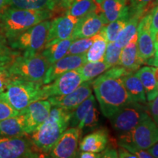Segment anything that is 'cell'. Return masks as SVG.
<instances>
[{
    "label": "cell",
    "mask_w": 158,
    "mask_h": 158,
    "mask_svg": "<svg viewBox=\"0 0 158 158\" xmlns=\"http://www.w3.org/2000/svg\"><path fill=\"white\" fill-rule=\"evenodd\" d=\"M107 44V40L101 31L95 35V39L93 43L86 53L87 62H103Z\"/></svg>",
    "instance_id": "27"
},
{
    "label": "cell",
    "mask_w": 158,
    "mask_h": 158,
    "mask_svg": "<svg viewBox=\"0 0 158 158\" xmlns=\"http://www.w3.org/2000/svg\"><path fill=\"white\" fill-rule=\"evenodd\" d=\"M117 152L118 157L121 158H135L136 156L134 155L133 154L130 152L127 149H125L123 147H118L117 148Z\"/></svg>",
    "instance_id": "42"
},
{
    "label": "cell",
    "mask_w": 158,
    "mask_h": 158,
    "mask_svg": "<svg viewBox=\"0 0 158 158\" xmlns=\"http://www.w3.org/2000/svg\"><path fill=\"white\" fill-rule=\"evenodd\" d=\"M7 5H10L9 0H0V11L5 9Z\"/></svg>",
    "instance_id": "47"
},
{
    "label": "cell",
    "mask_w": 158,
    "mask_h": 158,
    "mask_svg": "<svg viewBox=\"0 0 158 158\" xmlns=\"http://www.w3.org/2000/svg\"><path fill=\"white\" fill-rule=\"evenodd\" d=\"M110 68L111 67L104 61L97 62H86L77 70L81 76L84 81H87L93 80Z\"/></svg>",
    "instance_id": "28"
},
{
    "label": "cell",
    "mask_w": 158,
    "mask_h": 158,
    "mask_svg": "<svg viewBox=\"0 0 158 158\" xmlns=\"http://www.w3.org/2000/svg\"><path fill=\"white\" fill-rule=\"evenodd\" d=\"M19 54L18 51L10 48L7 43V39L0 29V67L8 68Z\"/></svg>",
    "instance_id": "31"
},
{
    "label": "cell",
    "mask_w": 158,
    "mask_h": 158,
    "mask_svg": "<svg viewBox=\"0 0 158 158\" xmlns=\"http://www.w3.org/2000/svg\"><path fill=\"white\" fill-rule=\"evenodd\" d=\"M158 31V5L151 12V32L153 37Z\"/></svg>",
    "instance_id": "39"
},
{
    "label": "cell",
    "mask_w": 158,
    "mask_h": 158,
    "mask_svg": "<svg viewBox=\"0 0 158 158\" xmlns=\"http://www.w3.org/2000/svg\"><path fill=\"white\" fill-rule=\"evenodd\" d=\"M19 111L12 108L4 99L0 97V121L16 115Z\"/></svg>",
    "instance_id": "37"
},
{
    "label": "cell",
    "mask_w": 158,
    "mask_h": 158,
    "mask_svg": "<svg viewBox=\"0 0 158 158\" xmlns=\"http://www.w3.org/2000/svg\"><path fill=\"white\" fill-rule=\"evenodd\" d=\"M86 62L87 60H86V54L66 55L54 64L49 65L43 80V84H50L65 73L78 69Z\"/></svg>",
    "instance_id": "14"
},
{
    "label": "cell",
    "mask_w": 158,
    "mask_h": 158,
    "mask_svg": "<svg viewBox=\"0 0 158 158\" xmlns=\"http://www.w3.org/2000/svg\"><path fill=\"white\" fill-rule=\"evenodd\" d=\"M75 40L76 38L72 36L62 40L51 41L45 45L41 54L46 59L49 65L54 64L56 61L66 56L71 43Z\"/></svg>",
    "instance_id": "23"
},
{
    "label": "cell",
    "mask_w": 158,
    "mask_h": 158,
    "mask_svg": "<svg viewBox=\"0 0 158 158\" xmlns=\"http://www.w3.org/2000/svg\"><path fill=\"white\" fill-rule=\"evenodd\" d=\"M141 17L142 15L139 13H133V15L130 16L127 24L116 37L115 43L118 46L123 48L138 32V25Z\"/></svg>",
    "instance_id": "26"
},
{
    "label": "cell",
    "mask_w": 158,
    "mask_h": 158,
    "mask_svg": "<svg viewBox=\"0 0 158 158\" xmlns=\"http://www.w3.org/2000/svg\"><path fill=\"white\" fill-rule=\"evenodd\" d=\"M148 114L147 108L139 102H132L109 118L111 126L118 133L132 130Z\"/></svg>",
    "instance_id": "8"
},
{
    "label": "cell",
    "mask_w": 158,
    "mask_h": 158,
    "mask_svg": "<svg viewBox=\"0 0 158 158\" xmlns=\"http://www.w3.org/2000/svg\"><path fill=\"white\" fill-rule=\"evenodd\" d=\"M13 80L7 67H0V92H4Z\"/></svg>",
    "instance_id": "38"
},
{
    "label": "cell",
    "mask_w": 158,
    "mask_h": 158,
    "mask_svg": "<svg viewBox=\"0 0 158 158\" xmlns=\"http://www.w3.org/2000/svg\"><path fill=\"white\" fill-rule=\"evenodd\" d=\"M153 157L158 158V142L152 146L151 147L147 149Z\"/></svg>",
    "instance_id": "45"
},
{
    "label": "cell",
    "mask_w": 158,
    "mask_h": 158,
    "mask_svg": "<svg viewBox=\"0 0 158 158\" xmlns=\"http://www.w3.org/2000/svg\"><path fill=\"white\" fill-rule=\"evenodd\" d=\"M147 63L152 66L154 67H158V57L153 56L147 60Z\"/></svg>",
    "instance_id": "46"
},
{
    "label": "cell",
    "mask_w": 158,
    "mask_h": 158,
    "mask_svg": "<svg viewBox=\"0 0 158 158\" xmlns=\"http://www.w3.org/2000/svg\"><path fill=\"white\" fill-rule=\"evenodd\" d=\"M21 137L0 135V158L39 157L40 152L30 140Z\"/></svg>",
    "instance_id": "9"
},
{
    "label": "cell",
    "mask_w": 158,
    "mask_h": 158,
    "mask_svg": "<svg viewBox=\"0 0 158 158\" xmlns=\"http://www.w3.org/2000/svg\"><path fill=\"white\" fill-rule=\"evenodd\" d=\"M84 81L77 69L65 73L54 81L43 84L42 99L46 100L51 97L62 96L73 92Z\"/></svg>",
    "instance_id": "11"
},
{
    "label": "cell",
    "mask_w": 158,
    "mask_h": 158,
    "mask_svg": "<svg viewBox=\"0 0 158 158\" xmlns=\"http://www.w3.org/2000/svg\"><path fill=\"white\" fill-rule=\"evenodd\" d=\"M98 7V5L95 2V0H73L66 10V14L80 19L88 13L95 11Z\"/></svg>",
    "instance_id": "29"
},
{
    "label": "cell",
    "mask_w": 158,
    "mask_h": 158,
    "mask_svg": "<svg viewBox=\"0 0 158 158\" xmlns=\"http://www.w3.org/2000/svg\"><path fill=\"white\" fill-rule=\"evenodd\" d=\"M138 50L144 62L155 56V39L151 32V13L142 17L138 23Z\"/></svg>",
    "instance_id": "16"
},
{
    "label": "cell",
    "mask_w": 158,
    "mask_h": 158,
    "mask_svg": "<svg viewBox=\"0 0 158 158\" xmlns=\"http://www.w3.org/2000/svg\"><path fill=\"white\" fill-rule=\"evenodd\" d=\"M124 87L132 101L144 104L147 102V97L141 81L135 74L129 73L122 77Z\"/></svg>",
    "instance_id": "25"
},
{
    "label": "cell",
    "mask_w": 158,
    "mask_h": 158,
    "mask_svg": "<svg viewBox=\"0 0 158 158\" xmlns=\"http://www.w3.org/2000/svg\"><path fill=\"white\" fill-rule=\"evenodd\" d=\"M145 62L139 56L138 50V32L122 48L119 65L130 72H135Z\"/></svg>",
    "instance_id": "20"
},
{
    "label": "cell",
    "mask_w": 158,
    "mask_h": 158,
    "mask_svg": "<svg viewBox=\"0 0 158 158\" xmlns=\"http://www.w3.org/2000/svg\"><path fill=\"white\" fill-rule=\"evenodd\" d=\"M103 1L104 0H95V2L98 4V5H100V4H101Z\"/></svg>",
    "instance_id": "49"
},
{
    "label": "cell",
    "mask_w": 158,
    "mask_h": 158,
    "mask_svg": "<svg viewBox=\"0 0 158 158\" xmlns=\"http://www.w3.org/2000/svg\"><path fill=\"white\" fill-rule=\"evenodd\" d=\"M136 76L141 81L145 90L148 102L152 101L158 95V83L154 74V68L145 66L135 71Z\"/></svg>",
    "instance_id": "24"
},
{
    "label": "cell",
    "mask_w": 158,
    "mask_h": 158,
    "mask_svg": "<svg viewBox=\"0 0 158 158\" xmlns=\"http://www.w3.org/2000/svg\"><path fill=\"white\" fill-rule=\"evenodd\" d=\"M122 48L121 47L118 46L115 42L108 43L105 53L104 62L108 63L110 67L119 64Z\"/></svg>",
    "instance_id": "34"
},
{
    "label": "cell",
    "mask_w": 158,
    "mask_h": 158,
    "mask_svg": "<svg viewBox=\"0 0 158 158\" xmlns=\"http://www.w3.org/2000/svg\"><path fill=\"white\" fill-rule=\"evenodd\" d=\"M70 110L54 106L48 117L31 134V141L40 153L48 154L70 125Z\"/></svg>",
    "instance_id": "3"
},
{
    "label": "cell",
    "mask_w": 158,
    "mask_h": 158,
    "mask_svg": "<svg viewBox=\"0 0 158 158\" xmlns=\"http://www.w3.org/2000/svg\"><path fill=\"white\" fill-rule=\"evenodd\" d=\"M26 117L22 110L16 115L0 121V135L21 137L27 134L25 131Z\"/></svg>",
    "instance_id": "21"
},
{
    "label": "cell",
    "mask_w": 158,
    "mask_h": 158,
    "mask_svg": "<svg viewBox=\"0 0 158 158\" xmlns=\"http://www.w3.org/2000/svg\"><path fill=\"white\" fill-rule=\"evenodd\" d=\"M130 17H124L117 19L105 25L101 29V32L108 43L115 42L116 37L122 30V29L127 24Z\"/></svg>",
    "instance_id": "32"
},
{
    "label": "cell",
    "mask_w": 158,
    "mask_h": 158,
    "mask_svg": "<svg viewBox=\"0 0 158 158\" xmlns=\"http://www.w3.org/2000/svg\"><path fill=\"white\" fill-rule=\"evenodd\" d=\"M100 153L101 155V157H118L117 149L114 147V146H109L107 148L106 147V149Z\"/></svg>",
    "instance_id": "41"
},
{
    "label": "cell",
    "mask_w": 158,
    "mask_h": 158,
    "mask_svg": "<svg viewBox=\"0 0 158 158\" xmlns=\"http://www.w3.org/2000/svg\"><path fill=\"white\" fill-rule=\"evenodd\" d=\"M155 57H158V43H155Z\"/></svg>",
    "instance_id": "48"
},
{
    "label": "cell",
    "mask_w": 158,
    "mask_h": 158,
    "mask_svg": "<svg viewBox=\"0 0 158 158\" xmlns=\"http://www.w3.org/2000/svg\"><path fill=\"white\" fill-rule=\"evenodd\" d=\"M119 141L147 150L158 142V126L152 118L147 114L133 130L121 134Z\"/></svg>",
    "instance_id": "7"
},
{
    "label": "cell",
    "mask_w": 158,
    "mask_h": 158,
    "mask_svg": "<svg viewBox=\"0 0 158 158\" xmlns=\"http://www.w3.org/2000/svg\"><path fill=\"white\" fill-rule=\"evenodd\" d=\"M99 114L95 105V98L91 94L76 109L71 112L70 125L78 127L83 132L95 128L99 122Z\"/></svg>",
    "instance_id": "10"
},
{
    "label": "cell",
    "mask_w": 158,
    "mask_h": 158,
    "mask_svg": "<svg viewBox=\"0 0 158 158\" xmlns=\"http://www.w3.org/2000/svg\"><path fill=\"white\" fill-rule=\"evenodd\" d=\"M149 110L152 119L158 126V95L153 100L149 102Z\"/></svg>",
    "instance_id": "40"
},
{
    "label": "cell",
    "mask_w": 158,
    "mask_h": 158,
    "mask_svg": "<svg viewBox=\"0 0 158 158\" xmlns=\"http://www.w3.org/2000/svg\"><path fill=\"white\" fill-rule=\"evenodd\" d=\"M77 157L82 158H100L101 157L100 153L92 152L81 151V152L77 155Z\"/></svg>",
    "instance_id": "44"
},
{
    "label": "cell",
    "mask_w": 158,
    "mask_h": 158,
    "mask_svg": "<svg viewBox=\"0 0 158 158\" xmlns=\"http://www.w3.org/2000/svg\"><path fill=\"white\" fill-rule=\"evenodd\" d=\"M49 67L46 59L40 53L32 55H18L7 68L13 79L43 81Z\"/></svg>",
    "instance_id": "5"
},
{
    "label": "cell",
    "mask_w": 158,
    "mask_h": 158,
    "mask_svg": "<svg viewBox=\"0 0 158 158\" xmlns=\"http://www.w3.org/2000/svg\"><path fill=\"white\" fill-rule=\"evenodd\" d=\"M92 81L93 80L83 82L73 92L68 94L51 97L47 100L51 102L52 106L73 111L86 98L92 94Z\"/></svg>",
    "instance_id": "13"
},
{
    "label": "cell",
    "mask_w": 158,
    "mask_h": 158,
    "mask_svg": "<svg viewBox=\"0 0 158 158\" xmlns=\"http://www.w3.org/2000/svg\"><path fill=\"white\" fill-rule=\"evenodd\" d=\"M51 106V102L46 99L31 102L22 110L25 114V131L27 135H31L48 117Z\"/></svg>",
    "instance_id": "15"
},
{
    "label": "cell",
    "mask_w": 158,
    "mask_h": 158,
    "mask_svg": "<svg viewBox=\"0 0 158 158\" xmlns=\"http://www.w3.org/2000/svg\"><path fill=\"white\" fill-rule=\"evenodd\" d=\"M78 20L79 18L66 14L51 21L46 43L72 37Z\"/></svg>",
    "instance_id": "17"
},
{
    "label": "cell",
    "mask_w": 158,
    "mask_h": 158,
    "mask_svg": "<svg viewBox=\"0 0 158 158\" xmlns=\"http://www.w3.org/2000/svg\"><path fill=\"white\" fill-rule=\"evenodd\" d=\"M133 13L143 15L156 0H128Z\"/></svg>",
    "instance_id": "35"
},
{
    "label": "cell",
    "mask_w": 158,
    "mask_h": 158,
    "mask_svg": "<svg viewBox=\"0 0 158 158\" xmlns=\"http://www.w3.org/2000/svg\"><path fill=\"white\" fill-rule=\"evenodd\" d=\"M106 25L100 14L95 11L80 18L74 29L73 37L76 39L93 37Z\"/></svg>",
    "instance_id": "19"
},
{
    "label": "cell",
    "mask_w": 158,
    "mask_h": 158,
    "mask_svg": "<svg viewBox=\"0 0 158 158\" xmlns=\"http://www.w3.org/2000/svg\"><path fill=\"white\" fill-rule=\"evenodd\" d=\"M10 6L21 9L48 10L53 11L56 8L52 0H9Z\"/></svg>",
    "instance_id": "30"
},
{
    "label": "cell",
    "mask_w": 158,
    "mask_h": 158,
    "mask_svg": "<svg viewBox=\"0 0 158 158\" xmlns=\"http://www.w3.org/2000/svg\"><path fill=\"white\" fill-rule=\"evenodd\" d=\"M51 21L45 20L33 26L9 42L11 48L22 51L23 55H32L44 48L47 42Z\"/></svg>",
    "instance_id": "6"
},
{
    "label": "cell",
    "mask_w": 158,
    "mask_h": 158,
    "mask_svg": "<svg viewBox=\"0 0 158 158\" xmlns=\"http://www.w3.org/2000/svg\"><path fill=\"white\" fill-rule=\"evenodd\" d=\"M51 16L52 13L48 10L8 7L0 11V29L10 42L24 31Z\"/></svg>",
    "instance_id": "2"
},
{
    "label": "cell",
    "mask_w": 158,
    "mask_h": 158,
    "mask_svg": "<svg viewBox=\"0 0 158 158\" xmlns=\"http://www.w3.org/2000/svg\"><path fill=\"white\" fill-rule=\"evenodd\" d=\"M128 0H104L100 5L96 13L100 15L105 24L122 19L130 17Z\"/></svg>",
    "instance_id": "18"
},
{
    "label": "cell",
    "mask_w": 158,
    "mask_h": 158,
    "mask_svg": "<svg viewBox=\"0 0 158 158\" xmlns=\"http://www.w3.org/2000/svg\"><path fill=\"white\" fill-rule=\"evenodd\" d=\"M118 145L119 147H123L125 149H127V151H129L130 152L133 154L134 155L136 156V157H140V158H152L153 157L151 155L149 152L147 150L145 149H141L139 148L135 147L133 144L126 143V142L118 141L117 142Z\"/></svg>",
    "instance_id": "36"
},
{
    "label": "cell",
    "mask_w": 158,
    "mask_h": 158,
    "mask_svg": "<svg viewBox=\"0 0 158 158\" xmlns=\"http://www.w3.org/2000/svg\"><path fill=\"white\" fill-rule=\"evenodd\" d=\"M95 35L91 37L86 38L76 39L71 43L70 48L68 49L67 55H79L86 54L90 46L93 43Z\"/></svg>",
    "instance_id": "33"
},
{
    "label": "cell",
    "mask_w": 158,
    "mask_h": 158,
    "mask_svg": "<svg viewBox=\"0 0 158 158\" xmlns=\"http://www.w3.org/2000/svg\"><path fill=\"white\" fill-rule=\"evenodd\" d=\"M132 73L121 65H116L92 81V89L102 114L109 118L124 106L132 102L122 77Z\"/></svg>",
    "instance_id": "1"
},
{
    "label": "cell",
    "mask_w": 158,
    "mask_h": 158,
    "mask_svg": "<svg viewBox=\"0 0 158 158\" xmlns=\"http://www.w3.org/2000/svg\"><path fill=\"white\" fill-rule=\"evenodd\" d=\"M55 4V7L67 10L70 6L73 0H52Z\"/></svg>",
    "instance_id": "43"
},
{
    "label": "cell",
    "mask_w": 158,
    "mask_h": 158,
    "mask_svg": "<svg viewBox=\"0 0 158 158\" xmlns=\"http://www.w3.org/2000/svg\"><path fill=\"white\" fill-rule=\"evenodd\" d=\"M108 133L105 129H100L89 133L79 142L81 151L100 153L106 149L108 143Z\"/></svg>",
    "instance_id": "22"
},
{
    "label": "cell",
    "mask_w": 158,
    "mask_h": 158,
    "mask_svg": "<svg viewBox=\"0 0 158 158\" xmlns=\"http://www.w3.org/2000/svg\"><path fill=\"white\" fill-rule=\"evenodd\" d=\"M43 81H30L23 79H13L2 97L12 108L20 111L31 102L42 99Z\"/></svg>",
    "instance_id": "4"
},
{
    "label": "cell",
    "mask_w": 158,
    "mask_h": 158,
    "mask_svg": "<svg viewBox=\"0 0 158 158\" xmlns=\"http://www.w3.org/2000/svg\"><path fill=\"white\" fill-rule=\"evenodd\" d=\"M82 133V130L78 127L67 129L51 148L49 152L50 157L54 158L76 157Z\"/></svg>",
    "instance_id": "12"
}]
</instances>
